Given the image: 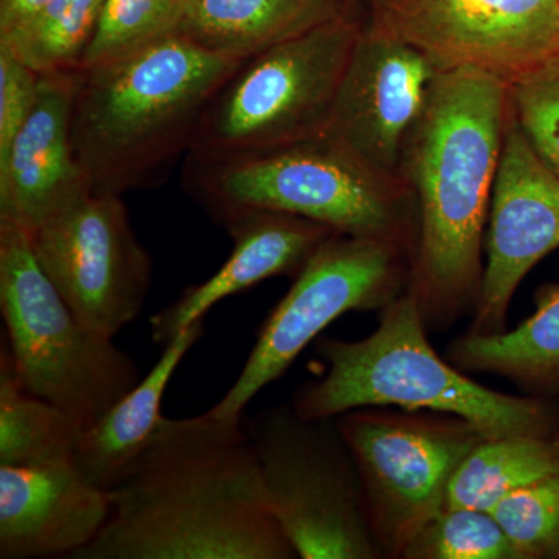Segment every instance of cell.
I'll return each instance as SVG.
<instances>
[{"label":"cell","instance_id":"1","mask_svg":"<svg viewBox=\"0 0 559 559\" xmlns=\"http://www.w3.org/2000/svg\"><path fill=\"white\" fill-rule=\"evenodd\" d=\"M105 527L72 559H294L242 418L162 417L110 489Z\"/></svg>","mask_w":559,"mask_h":559},{"label":"cell","instance_id":"2","mask_svg":"<svg viewBox=\"0 0 559 559\" xmlns=\"http://www.w3.org/2000/svg\"><path fill=\"white\" fill-rule=\"evenodd\" d=\"M509 120V84L477 70H448L433 81L407 138L401 176L418 210L407 290L428 330H447L476 310Z\"/></svg>","mask_w":559,"mask_h":559},{"label":"cell","instance_id":"3","mask_svg":"<svg viewBox=\"0 0 559 559\" xmlns=\"http://www.w3.org/2000/svg\"><path fill=\"white\" fill-rule=\"evenodd\" d=\"M245 61L176 32L81 69L72 135L91 191L123 197L156 186L190 153L210 103Z\"/></svg>","mask_w":559,"mask_h":559},{"label":"cell","instance_id":"4","mask_svg":"<svg viewBox=\"0 0 559 559\" xmlns=\"http://www.w3.org/2000/svg\"><path fill=\"white\" fill-rule=\"evenodd\" d=\"M325 370L297 390L293 409L305 419H333L362 407H400L466 419L487 439L550 436L559 411L544 396H514L469 380L428 340L417 300L404 290L382 308L380 325L360 341L318 337Z\"/></svg>","mask_w":559,"mask_h":559},{"label":"cell","instance_id":"5","mask_svg":"<svg viewBox=\"0 0 559 559\" xmlns=\"http://www.w3.org/2000/svg\"><path fill=\"white\" fill-rule=\"evenodd\" d=\"M186 189L218 223L252 212L314 221L336 234L399 245L414 257L418 210L409 183L329 134L245 156L186 162Z\"/></svg>","mask_w":559,"mask_h":559},{"label":"cell","instance_id":"6","mask_svg":"<svg viewBox=\"0 0 559 559\" xmlns=\"http://www.w3.org/2000/svg\"><path fill=\"white\" fill-rule=\"evenodd\" d=\"M0 310L22 388L90 428L142 378L114 337L87 329L51 285L31 234L0 219Z\"/></svg>","mask_w":559,"mask_h":559},{"label":"cell","instance_id":"7","mask_svg":"<svg viewBox=\"0 0 559 559\" xmlns=\"http://www.w3.org/2000/svg\"><path fill=\"white\" fill-rule=\"evenodd\" d=\"M362 25L347 11L242 62L205 110L189 156H245L323 134Z\"/></svg>","mask_w":559,"mask_h":559},{"label":"cell","instance_id":"8","mask_svg":"<svg viewBox=\"0 0 559 559\" xmlns=\"http://www.w3.org/2000/svg\"><path fill=\"white\" fill-rule=\"evenodd\" d=\"M271 516L301 559H378L358 468L333 419L293 406L249 423Z\"/></svg>","mask_w":559,"mask_h":559},{"label":"cell","instance_id":"9","mask_svg":"<svg viewBox=\"0 0 559 559\" xmlns=\"http://www.w3.org/2000/svg\"><path fill=\"white\" fill-rule=\"evenodd\" d=\"M347 443L384 558L407 544L447 509L448 488L471 451L487 440L454 415L362 407L334 418Z\"/></svg>","mask_w":559,"mask_h":559},{"label":"cell","instance_id":"10","mask_svg":"<svg viewBox=\"0 0 559 559\" xmlns=\"http://www.w3.org/2000/svg\"><path fill=\"white\" fill-rule=\"evenodd\" d=\"M412 253L393 242L334 234L294 277L260 329L240 377L209 409L242 418L250 401L277 381L326 326L349 311L382 310L409 285Z\"/></svg>","mask_w":559,"mask_h":559},{"label":"cell","instance_id":"11","mask_svg":"<svg viewBox=\"0 0 559 559\" xmlns=\"http://www.w3.org/2000/svg\"><path fill=\"white\" fill-rule=\"evenodd\" d=\"M40 267L87 329L116 337L139 318L153 261L121 197L87 193L31 234Z\"/></svg>","mask_w":559,"mask_h":559},{"label":"cell","instance_id":"12","mask_svg":"<svg viewBox=\"0 0 559 559\" xmlns=\"http://www.w3.org/2000/svg\"><path fill=\"white\" fill-rule=\"evenodd\" d=\"M366 24L440 72L477 70L507 84L559 53V0H370Z\"/></svg>","mask_w":559,"mask_h":559},{"label":"cell","instance_id":"13","mask_svg":"<svg viewBox=\"0 0 559 559\" xmlns=\"http://www.w3.org/2000/svg\"><path fill=\"white\" fill-rule=\"evenodd\" d=\"M559 249V175L518 127L510 108L485 234V267L471 334L507 330L522 280Z\"/></svg>","mask_w":559,"mask_h":559},{"label":"cell","instance_id":"14","mask_svg":"<svg viewBox=\"0 0 559 559\" xmlns=\"http://www.w3.org/2000/svg\"><path fill=\"white\" fill-rule=\"evenodd\" d=\"M439 72L411 44L364 24L325 134L378 170L401 176L404 146Z\"/></svg>","mask_w":559,"mask_h":559},{"label":"cell","instance_id":"15","mask_svg":"<svg viewBox=\"0 0 559 559\" xmlns=\"http://www.w3.org/2000/svg\"><path fill=\"white\" fill-rule=\"evenodd\" d=\"M79 73L43 75L32 116L0 154V219L28 234L91 193L72 135Z\"/></svg>","mask_w":559,"mask_h":559},{"label":"cell","instance_id":"16","mask_svg":"<svg viewBox=\"0 0 559 559\" xmlns=\"http://www.w3.org/2000/svg\"><path fill=\"white\" fill-rule=\"evenodd\" d=\"M110 489L76 460L46 466L0 465V558H73L105 527Z\"/></svg>","mask_w":559,"mask_h":559},{"label":"cell","instance_id":"17","mask_svg":"<svg viewBox=\"0 0 559 559\" xmlns=\"http://www.w3.org/2000/svg\"><path fill=\"white\" fill-rule=\"evenodd\" d=\"M224 227L234 238L229 259L215 275L190 286L151 318V336L156 344H170L227 297L278 275L296 277L312 253L336 234L314 221L275 212L246 213L227 221Z\"/></svg>","mask_w":559,"mask_h":559},{"label":"cell","instance_id":"18","mask_svg":"<svg viewBox=\"0 0 559 559\" xmlns=\"http://www.w3.org/2000/svg\"><path fill=\"white\" fill-rule=\"evenodd\" d=\"M204 319L187 326L165 345L159 360L123 399L103 417L83 429L76 450L80 469L98 487L120 484L139 452L159 425L162 399L180 362L204 336Z\"/></svg>","mask_w":559,"mask_h":559},{"label":"cell","instance_id":"19","mask_svg":"<svg viewBox=\"0 0 559 559\" xmlns=\"http://www.w3.org/2000/svg\"><path fill=\"white\" fill-rule=\"evenodd\" d=\"M347 11L348 0H191L178 32L245 61Z\"/></svg>","mask_w":559,"mask_h":559},{"label":"cell","instance_id":"20","mask_svg":"<svg viewBox=\"0 0 559 559\" xmlns=\"http://www.w3.org/2000/svg\"><path fill=\"white\" fill-rule=\"evenodd\" d=\"M448 360L462 371L495 373L536 396L559 393V283L536 294L535 312L518 329L452 342Z\"/></svg>","mask_w":559,"mask_h":559},{"label":"cell","instance_id":"21","mask_svg":"<svg viewBox=\"0 0 559 559\" xmlns=\"http://www.w3.org/2000/svg\"><path fill=\"white\" fill-rule=\"evenodd\" d=\"M83 426L22 388L9 348L0 355V465L46 466L76 460Z\"/></svg>","mask_w":559,"mask_h":559},{"label":"cell","instance_id":"22","mask_svg":"<svg viewBox=\"0 0 559 559\" xmlns=\"http://www.w3.org/2000/svg\"><path fill=\"white\" fill-rule=\"evenodd\" d=\"M559 471V430L550 436L487 439L455 471L447 509L491 510L499 500Z\"/></svg>","mask_w":559,"mask_h":559},{"label":"cell","instance_id":"23","mask_svg":"<svg viewBox=\"0 0 559 559\" xmlns=\"http://www.w3.org/2000/svg\"><path fill=\"white\" fill-rule=\"evenodd\" d=\"M105 0H50L31 20L0 36L39 75L79 72L100 22Z\"/></svg>","mask_w":559,"mask_h":559},{"label":"cell","instance_id":"24","mask_svg":"<svg viewBox=\"0 0 559 559\" xmlns=\"http://www.w3.org/2000/svg\"><path fill=\"white\" fill-rule=\"evenodd\" d=\"M191 0H105L83 69L119 60L179 31Z\"/></svg>","mask_w":559,"mask_h":559},{"label":"cell","instance_id":"25","mask_svg":"<svg viewBox=\"0 0 559 559\" xmlns=\"http://www.w3.org/2000/svg\"><path fill=\"white\" fill-rule=\"evenodd\" d=\"M401 559H521L491 511L444 509L401 554Z\"/></svg>","mask_w":559,"mask_h":559},{"label":"cell","instance_id":"26","mask_svg":"<svg viewBox=\"0 0 559 559\" xmlns=\"http://www.w3.org/2000/svg\"><path fill=\"white\" fill-rule=\"evenodd\" d=\"M489 511L521 559H559V471L510 492Z\"/></svg>","mask_w":559,"mask_h":559},{"label":"cell","instance_id":"27","mask_svg":"<svg viewBox=\"0 0 559 559\" xmlns=\"http://www.w3.org/2000/svg\"><path fill=\"white\" fill-rule=\"evenodd\" d=\"M509 97L530 145L559 175V53L509 84Z\"/></svg>","mask_w":559,"mask_h":559},{"label":"cell","instance_id":"28","mask_svg":"<svg viewBox=\"0 0 559 559\" xmlns=\"http://www.w3.org/2000/svg\"><path fill=\"white\" fill-rule=\"evenodd\" d=\"M40 79L7 47L0 46V154L9 148L38 103Z\"/></svg>","mask_w":559,"mask_h":559},{"label":"cell","instance_id":"29","mask_svg":"<svg viewBox=\"0 0 559 559\" xmlns=\"http://www.w3.org/2000/svg\"><path fill=\"white\" fill-rule=\"evenodd\" d=\"M50 0H0V36L13 32Z\"/></svg>","mask_w":559,"mask_h":559}]
</instances>
